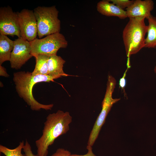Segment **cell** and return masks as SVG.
Masks as SVG:
<instances>
[{
	"label": "cell",
	"mask_w": 156,
	"mask_h": 156,
	"mask_svg": "<svg viewBox=\"0 0 156 156\" xmlns=\"http://www.w3.org/2000/svg\"><path fill=\"white\" fill-rule=\"evenodd\" d=\"M33 11L37 21L39 38L60 32L61 22L58 18L59 12L55 6H38Z\"/></svg>",
	"instance_id": "obj_4"
},
{
	"label": "cell",
	"mask_w": 156,
	"mask_h": 156,
	"mask_svg": "<svg viewBox=\"0 0 156 156\" xmlns=\"http://www.w3.org/2000/svg\"><path fill=\"white\" fill-rule=\"evenodd\" d=\"M128 69V68H127V70L125 71L122 77L120 79L119 83V87L120 88H121L122 90H123V92L125 96L126 95L125 90V88L126 85V80L125 77Z\"/></svg>",
	"instance_id": "obj_20"
},
{
	"label": "cell",
	"mask_w": 156,
	"mask_h": 156,
	"mask_svg": "<svg viewBox=\"0 0 156 156\" xmlns=\"http://www.w3.org/2000/svg\"><path fill=\"white\" fill-rule=\"evenodd\" d=\"M72 117L68 112L60 110L49 114L46 117L41 136L35 141L38 156H47L49 147L60 136L69 130Z\"/></svg>",
	"instance_id": "obj_1"
},
{
	"label": "cell",
	"mask_w": 156,
	"mask_h": 156,
	"mask_svg": "<svg viewBox=\"0 0 156 156\" xmlns=\"http://www.w3.org/2000/svg\"><path fill=\"white\" fill-rule=\"evenodd\" d=\"M0 75L6 77H8L9 76L7 73L5 69L1 65H0Z\"/></svg>",
	"instance_id": "obj_22"
},
{
	"label": "cell",
	"mask_w": 156,
	"mask_h": 156,
	"mask_svg": "<svg viewBox=\"0 0 156 156\" xmlns=\"http://www.w3.org/2000/svg\"><path fill=\"white\" fill-rule=\"evenodd\" d=\"M25 145L23 141L20 142L18 145L14 149H10L2 145H0V152L5 156H26L22 153Z\"/></svg>",
	"instance_id": "obj_16"
},
{
	"label": "cell",
	"mask_w": 156,
	"mask_h": 156,
	"mask_svg": "<svg viewBox=\"0 0 156 156\" xmlns=\"http://www.w3.org/2000/svg\"><path fill=\"white\" fill-rule=\"evenodd\" d=\"M36 59V65L32 75H48L47 61L49 56L43 54H38L34 56Z\"/></svg>",
	"instance_id": "obj_15"
},
{
	"label": "cell",
	"mask_w": 156,
	"mask_h": 156,
	"mask_svg": "<svg viewBox=\"0 0 156 156\" xmlns=\"http://www.w3.org/2000/svg\"><path fill=\"white\" fill-rule=\"evenodd\" d=\"M154 71H155V72L156 73V66H155V68H154Z\"/></svg>",
	"instance_id": "obj_23"
},
{
	"label": "cell",
	"mask_w": 156,
	"mask_h": 156,
	"mask_svg": "<svg viewBox=\"0 0 156 156\" xmlns=\"http://www.w3.org/2000/svg\"><path fill=\"white\" fill-rule=\"evenodd\" d=\"M0 156H2L0 154Z\"/></svg>",
	"instance_id": "obj_24"
},
{
	"label": "cell",
	"mask_w": 156,
	"mask_h": 156,
	"mask_svg": "<svg viewBox=\"0 0 156 156\" xmlns=\"http://www.w3.org/2000/svg\"><path fill=\"white\" fill-rule=\"evenodd\" d=\"M71 153L69 151L62 148H59L51 156H70Z\"/></svg>",
	"instance_id": "obj_19"
},
{
	"label": "cell",
	"mask_w": 156,
	"mask_h": 156,
	"mask_svg": "<svg viewBox=\"0 0 156 156\" xmlns=\"http://www.w3.org/2000/svg\"><path fill=\"white\" fill-rule=\"evenodd\" d=\"M109 2L123 9L127 8L133 2L134 0H108Z\"/></svg>",
	"instance_id": "obj_17"
},
{
	"label": "cell",
	"mask_w": 156,
	"mask_h": 156,
	"mask_svg": "<svg viewBox=\"0 0 156 156\" xmlns=\"http://www.w3.org/2000/svg\"><path fill=\"white\" fill-rule=\"evenodd\" d=\"M96 8L100 13L106 16H116L121 19L127 17L126 11L110 3L108 0H102L98 2Z\"/></svg>",
	"instance_id": "obj_11"
},
{
	"label": "cell",
	"mask_w": 156,
	"mask_h": 156,
	"mask_svg": "<svg viewBox=\"0 0 156 156\" xmlns=\"http://www.w3.org/2000/svg\"><path fill=\"white\" fill-rule=\"evenodd\" d=\"M154 7L152 0H136L126 9L127 17L143 18L147 19L151 15V12Z\"/></svg>",
	"instance_id": "obj_10"
},
{
	"label": "cell",
	"mask_w": 156,
	"mask_h": 156,
	"mask_svg": "<svg viewBox=\"0 0 156 156\" xmlns=\"http://www.w3.org/2000/svg\"><path fill=\"white\" fill-rule=\"evenodd\" d=\"M21 37L31 42L38 35L37 21L33 10L24 9L17 12Z\"/></svg>",
	"instance_id": "obj_7"
},
{
	"label": "cell",
	"mask_w": 156,
	"mask_h": 156,
	"mask_svg": "<svg viewBox=\"0 0 156 156\" xmlns=\"http://www.w3.org/2000/svg\"><path fill=\"white\" fill-rule=\"evenodd\" d=\"M148 20L147 35L145 40V47L148 48H156V17L152 15Z\"/></svg>",
	"instance_id": "obj_14"
},
{
	"label": "cell",
	"mask_w": 156,
	"mask_h": 156,
	"mask_svg": "<svg viewBox=\"0 0 156 156\" xmlns=\"http://www.w3.org/2000/svg\"><path fill=\"white\" fill-rule=\"evenodd\" d=\"M23 150L26 156H38L37 154L35 155L33 153L31 146L26 139Z\"/></svg>",
	"instance_id": "obj_18"
},
{
	"label": "cell",
	"mask_w": 156,
	"mask_h": 156,
	"mask_svg": "<svg viewBox=\"0 0 156 156\" xmlns=\"http://www.w3.org/2000/svg\"><path fill=\"white\" fill-rule=\"evenodd\" d=\"M65 62L62 57L57 55L49 56L47 61L48 75L58 78L68 76L63 70Z\"/></svg>",
	"instance_id": "obj_12"
},
{
	"label": "cell",
	"mask_w": 156,
	"mask_h": 156,
	"mask_svg": "<svg viewBox=\"0 0 156 156\" xmlns=\"http://www.w3.org/2000/svg\"><path fill=\"white\" fill-rule=\"evenodd\" d=\"M0 34L21 37L17 12L9 6L0 8Z\"/></svg>",
	"instance_id": "obj_8"
},
{
	"label": "cell",
	"mask_w": 156,
	"mask_h": 156,
	"mask_svg": "<svg viewBox=\"0 0 156 156\" xmlns=\"http://www.w3.org/2000/svg\"><path fill=\"white\" fill-rule=\"evenodd\" d=\"M57 78V77L48 75H32L30 72L21 71L13 73V80L19 96L23 99L32 110L38 111L42 109L51 110L53 105L42 104L37 101L33 95L34 86L41 82L53 81L54 79Z\"/></svg>",
	"instance_id": "obj_2"
},
{
	"label": "cell",
	"mask_w": 156,
	"mask_h": 156,
	"mask_svg": "<svg viewBox=\"0 0 156 156\" xmlns=\"http://www.w3.org/2000/svg\"><path fill=\"white\" fill-rule=\"evenodd\" d=\"M30 42L33 56L38 54L48 56L57 55L60 48H66L68 45L64 36L60 32L47 35L43 38H36Z\"/></svg>",
	"instance_id": "obj_6"
},
{
	"label": "cell",
	"mask_w": 156,
	"mask_h": 156,
	"mask_svg": "<svg viewBox=\"0 0 156 156\" xmlns=\"http://www.w3.org/2000/svg\"><path fill=\"white\" fill-rule=\"evenodd\" d=\"M122 31V37L127 56L138 52L145 47V36L148 26L144 22V18H131Z\"/></svg>",
	"instance_id": "obj_3"
},
{
	"label": "cell",
	"mask_w": 156,
	"mask_h": 156,
	"mask_svg": "<svg viewBox=\"0 0 156 156\" xmlns=\"http://www.w3.org/2000/svg\"><path fill=\"white\" fill-rule=\"evenodd\" d=\"M92 146L90 145H87L86 148L88 150L87 153L83 155H80L77 154H71L70 156H96L92 151Z\"/></svg>",
	"instance_id": "obj_21"
},
{
	"label": "cell",
	"mask_w": 156,
	"mask_h": 156,
	"mask_svg": "<svg viewBox=\"0 0 156 156\" xmlns=\"http://www.w3.org/2000/svg\"><path fill=\"white\" fill-rule=\"evenodd\" d=\"M116 81L114 77L109 75L106 91L102 103V110L98 116L90 132L87 145L92 146L97 139L102 126L105 122L107 116L113 104L120 100L113 99L112 93L115 88Z\"/></svg>",
	"instance_id": "obj_5"
},
{
	"label": "cell",
	"mask_w": 156,
	"mask_h": 156,
	"mask_svg": "<svg viewBox=\"0 0 156 156\" xmlns=\"http://www.w3.org/2000/svg\"><path fill=\"white\" fill-rule=\"evenodd\" d=\"M32 57L30 42L21 37L14 40V47L10 60L12 68L20 69Z\"/></svg>",
	"instance_id": "obj_9"
},
{
	"label": "cell",
	"mask_w": 156,
	"mask_h": 156,
	"mask_svg": "<svg viewBox=\"0 0 156 156\" xmlns=\"http://www.w3.org/2000/svg\"><path fill=\"white\" fill-rule=\"evenodd\" d=\"M14 46V40L7 36L0 34V65L5 62L10 61Z\"/></svg>",
	"instance_id": "obj_13"
}]
</instances>
